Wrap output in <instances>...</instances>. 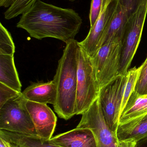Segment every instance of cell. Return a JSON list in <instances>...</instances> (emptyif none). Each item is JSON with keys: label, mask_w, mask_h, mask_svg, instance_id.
I'll return each mask as SVG.
<instances>
[{"label": "cell", "mask_w": 147, "mask_h": 147, "mask_svg": "<svg viewBox=\"0 0 147 147\" xmlns=\"http://www.w3.org/2000/svg\"><path fill=\"white\" fill-rule=\"evenodd\" d=\"M47 141L61 147H97L92 131L85 128L77 127L53 136Z\"/></svg>", "instance_id": "7c38bea8"}, {"label": "cell", "mask_w": 147, "mask_h": 147, "mask_svg": "<svg viewBox=\"0 0 147 147\" xmlns=\"http://www.w3.org/2000/svg\"><path fill=\"white\" fill-rule=\"evenodd\" d=\"M83 20L75 10L62 8L37 0L22 15L16 27L26 30L32 38H52L65 43L79 32Z\"/></svg>", "instance_id": "6da1fadb"}, {"label": "cell", "mask_w": 147, "mask_h": 147, "mask_svg": "<svg viewBox=\"0 0 147 147\" xmlns=\"http://www.w3.org/2000/svg\"><path fill=\"white\" fill-rule=\"evenodd\" d=\"M135 147H147V137L137 142Z\"/></svg>", "instance_id": "4316f807"}, {"label": "cell", "mask_w": 147, "mask_h": 147, "mask_svg": "<svg viewBox=\"0 0 147 147\" xmlns=\"http://www.w3.org/2000/svg\"><path fill=\"white\" fill-rule=\"evenodd\" d=\"M15 47L11 34L0 23V55H14Z\"/></svg>", "instance_id": "ffe728a7"}, {"label": "cell", "mask_w": 147, "mask_h": 147, "mask_svg": "<svg viewBox=\"0 0 147 147\" xmlns=\"http://www.w3.org/2000/svg\"><path fill=\"white\" fill-rule=\"evenodd\" d=\"M66 1H75V0H66Z\"/></svg>", "instance_id": "83f0119b"}, {"label": "cell", "mask_w": 147, "mask_h": 147, "mask_svg": "<svg viewBox=\"0 0 147 147\" xmlns=\"http://www.w3.org/2000/svg\"><path fill=\"white\" fill-rule=\"evenodd\" d=\"M145 1L118 0L114 15L104 36L103 45L108 43H121L127 22Z\"/></svg>", "instance_id": "30bf717a"}, {"label": "cell", "mask_w": 147, "mask_h": 147, "mask_svg": "<svg viewBox=\"0 0 147 147\" xmlns=\"http://www.w3.org/2000/svg\"><path fill=\"white\" fill-rule=\"evenodd\" d=\"M136 142L133 140L118 141L117 147H135Z\"/></svg>", "instance_id": "cb8c5ba5"}, {"label": "cell", "mask_w": 147, "mask_h": 147, "mask_svg": "<svg viewBox=\"0 0 147 147\" xmlns=\"http://www.w3.org/2000/svg\"><path fill=\"white\" fill-rule=\"evenodd\" d=\"M27 109L32 118L38 136L45 140L53 137L57 117L47 105L27 101Z\"/></svg>", "instance_id": "8fae6325"}, {"label": "cell", "mask_w": 147, "mask_h": 147, "mask_svg": "<svg viewBox=\"0 0 147 147\" xmlns=\"http://www.w3.org/2000/svg\"><path fill=\"white\" fill-rule=\"evenodd\" d=\"M140 69V66L138 68L135 67L128 70L126 74L127 80L123 90L121 114L125 105L127 104L131 94L135 90V87L139 78Z\"/></svg>", "instance_id": "ac0fdd59"}, {"label": "cell", "mask_w": 147, "mask_h": 147, "mask_svg": "<svg viewBox=\"0 0 147 147\" xmlns=\"http://www.w3.org/2000/svg\"><path fill=\"white\" fill-rule=\"evenodd\" d=\"M79 44V43H78ZM76 115H82L99 97L100 89L93 59L79 45Z\"/></svg>", "instance_id": "3957f363"}, {"label": "cell", "mask_w": 147, "mask_h": 147, "mask_svg": "<svg viewBox=\"0 0 147 147\" xmlns=\"http://www.w3.org/2000/svg\"><path fill=\"white\" fill-rule=\"evenodd\" d=\"M0 147H13L7 141L0 136Z\"/></svg>", "instance_id": "484cf974"}, {"label": "cell", "mask_w": 147, "mask_h": 147, "mask_svg": "<svg viewBox=\"0 0 147 147\" xmlns=\"http://www.w3.org/2000/svg\"><path fill=\"white\" fill-rule=\"evenodd\" d=\"M118 141H139L147 137V115L123 124H119L116 131Z\"/></svg>", "instance_id": "5bb4252c"}, {"label": "cell", "mask_w": 147, "mask_h": 147, "mask_svg": "<svg viewBox=\"0 0 147 147\" xmlns=\"http://www.w3.org/2000/svg\"><path fill=\"white\" fill-rule=\"evenodd\" d=\"M121 43L102 46L92 58L100 90L119 75Z\"/></svg>", "instance_id": "ba28073f"}, {"label": "cell", "mask_w": 147, "mask_h": 147, "mask_svg": "<svg viewBox=\"0 0 147 147\" xmlns=\"http://www.w3.org/2000/svg\"><path fill=\"white\" fill-rule=\"evenodd\" d=\"M37 0H15L12 5L4 13L6 20H9L17 17L28 10Z\"/></svg>", "instance_id": "d6986e66"}, {"label": "cell", "mask_w": 147, "mask_h": 147, "mask_svg": "<svg viewBox=\"0 0 147 147\" xmlns=\"http://www.w3.org/2000/svg\"><path fill=\"white\" fill-rule=\"evenodd\" d=\"M126 75L119 74L100 90L99 97L103 114L110 129L116 133L119 125Z\"/></svg>", "instance_id": "8992f818"}, {"label": "cell", "mask_w": 147, "mask_h": 147, "mask_svg": "<svg viewBox=\"0 0 147 147\" xmlns=\"http://www.w3.org/2000/svg\"><path fill=\"white\" fill-rule=\"evenodd\" d=\"M78 43L73 39L66 43L54 78L58 93L54 111L59 117L65 120L76 115Z\"/></svg>", "instance_id": "7a4b0ae2"}, {"label": "cell", "mask_w": 147, "mask_h": 147, "mask_svg": "<svg viewBox=\"0 0 147 147\" xmlns=\"http://www.w3.org/2000/svg\"><path fill=\"white\" fill-rule=\"evenodd\" d=\"M140 67L135 90L141 95H146L147 94V58Z\"/></svg>", "instance_id": "7402d4cb"}, {"label": "cell", "mask_w": 147, "mask_h": 147, "mask_svg": "<svg viewBox=\"0 0 147 147\" xmlns=\"http://www.w3.org/2000/svg\"><path fill=\"white\" fill-rule=\"evenodd\" d=\"M21 93L0 83V108L8 100L20 96Z\"/></svg>", "instance_id": "603a6c76"}, {"label": "cell", "mask_w": 147, "mask_h": 147, "mask_svg": "<svg viewBox=\"0 0 147 147\" xmlns=\"http://www.w3.org/2000/svg\"><path fill=\"white\" fill-rule=\"evenodd\" d=\"M27 101L21 93L0 108V129L39 137L26 106Z\"/></svg>", "instance_id": "277c9868"}, {"label": "cell", "mask_w": 147, "mask_h": 147, "mask_svg": "<svg viewBox=\"0 0 147 147\" xmlns=\"http://www.w3.org/2000/svg\"><path fill=\"white\" fill-rule=\"evenodd\" d=\"M15 0H0V7L5 8H9Z\"/></svg>", "instance_id": "d4e9b609"}, {"label": "cell", "mask_w": 147, "mask_h": 147, "mask_svg": "<svg viewBox=\"0 0 147 147\" xmlns=\"http://www.w3.org/2000/svg\"><path fill=\"white\" fill-rule=\"evenodd\" d=\"M109 0H91L89 13L90 28L94 26Z\"/></svg>", "instance_id": "44dd1931"}, {"label": "cell", "mask_w": 147, "mask_h": 147, "mask_svg": "<svg viewBox=\"0 0 147 147\" xmlns=\"http://www.w3.org/2000/svg\"><path fill=\"white\" fill-rule=\"evenodd\" d=\"M12 147H15L13 146H12Z\"/></svg>", "instance_id": "f1b7e54d"}, {"label": "cell", "mask_w": 147, "mask_h": 147, "mask_svg": "<svg viewBox=\"0 0 147 147\" xmlns=\"http://www.w3.org/2000/svg\"><path fill=\"white\" fill-rule=\"evenodd\" d=\"M147 15L145 0L127 22L121 41L119 74L126 75L135 54L141 38Z\"/></svg>", "instance_id": "5b68a950"}, {"label": "cell", "mask_w": 147, "mask_h": 147, "mask_svg": "<svg viewBox=\"0 0 147 147\" xmlns=\"http://www.w3.org/2000/svg\"><path fill=\"white\" fill-rule=\"evenodd\" d=\"M0 136L15 147H61L39 137L29 136L0 129Z\"/></svg>", "instance_id": "e0dca14e"}, {"label": "cell", "mask_w": 147, "mask_h": 147, "mask_svg": "<svg viewBox=\"0 0 147 147\" xmlns=\"http://www.w3.org/2000/svg\"><path fill=\"white\" fill-rule=\"evenodd\" d=\"M118 0H109L93 26L90 28L87 37L79 45L91 57L93 58L103 45L104 39L110 23L114 15Z\"/></svg>", "instance_id": "9c48e42d"}, {"label": "cell", "mask_w": 147, "mask_h": 147, "mask_svg": "<svg viewBox=\"0 0 147 147\" xmlns=\"http://www.w3.org/2000/svg\"><path fill=\"white\" fill-rule=\"evenodd\" d=\"M0 83L22 92V84L15 65L14 55H0Z\"/></svg>", "instance_id": "2e32d148"}, {"label": "cell", "mask_w": 147, "mask_h": 147, "mask_svg": "<svg viewBox=\"0 0 147 147\" xmlns=\"http://www.w3.org/2000/svg\"><path fill=\"white\" fill-rule=\"evenodd\" d=\"M57 85L54 80L35 83L28 86L22 94L28 101L54 106L57 100Z\"/></svg>", "instance_id": "4fadbf2b"}, {"label": "cell", "mask_w": 147, "mask_h": 147, "mask_svg": "<svg viewBox=\"0 0 147 147\" xmlns=\"http://www.w3.org/2000/svg\"><path fill=\"white\" fill-rule=\"evenodd\" d=\"M146 115L147 94L141 95L134 90L121 113L119 124L126 123Z\"/></svg>", "instance_id": "9a60e30c"}, {"label": "cell", "mask_w": 147, "mask_h": 147, "mask_svg": "<svg viewBox=\"0 0 147 147\" xmlns=\"http://www.w3.org/2000/svg\"><path fill=\"white\" fill-rule=\"evenodd\" d=\"M82 115L77 127L90 129L95 136L97 147H117L118 141L116 133L110 129L105 121L99 97Z\"/></svg>", "instance_id": "52a82bcc"}]
</instances>
